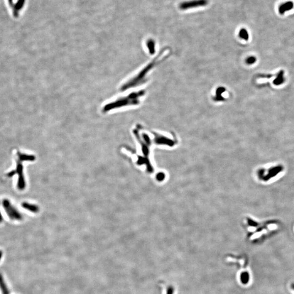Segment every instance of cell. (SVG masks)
I'll return each instance as SVG.
<instances>
[{
	"instance_id": "obj_1",
	"label": "cell",
	"mask_w": 294,
	"mask_h": 294,
	"mask_svg": "<svg viewBox=\"0 0 294 294\" xmlns=\"http://www.w3.org/2000/svg\"><path fill=\"white\" fill-rule=\"evenodd\" d=\"M145 94L144 90L131 93L128 95L118 97V99L112 102L105 105L102 108V112L107 113L113 109H120L122 107L137 106L140 104L141 97Z\"/></svg>"
},
{
	"instance_id": "obj_2",
	"label": "cell",
	"mask_w": 294,
	"mask_h": 294,
	"mask_svg": "<svg viewBox=\"0 0 294 294\" xmlns=\"http://www.w3.org/2000/svg\"><path fill=\"white\" fill-rule=\"evenodd\" d=\"M160 56L156 57L149 64L146 66L144 69L140 71V73L136 74L133 78H130L128 81L124 83L123 85L120 87V90H127V89L130 88L134 87L139 86L142 83L145 82L146 81V75L149 73V71H151L154 67L156 65L158 62H160V59H158Z\"/></svg>"
},
{
	"instance_id": "obj_3",
	"label": "cell",
	"mask_w": 294,
	"mask_h": 294,
	"mask_svg": "<svg viewBox=\"0 0 294 294\" xmlns=\"http://www.w3.org/2000/svg\"><path fill=\"white\" fill-rule=\"evenodd\" d=\"M2 207L8 217L13 221H21L22 219V214L14 206H13L10 200L4 199L2 200Z\"/></svg>"
},
{
	"instance_id": "obj_4",
	"label": "cell",
	"mask_w": 294,
	"mask_h": 294,
	"mask_svg": "<svg viewBox=\"0 0 294 294\" xmlns=\"http://www.w3.org/2000/svg\"><path fill=\"white\" fill-rule=\"evenodd\" d=\"M208 4V0H190L181 3L179 5V8L182 10H185L205 6Z\"/></svg>"
},
{
	"instance_id": "obj_5",
	"label": "cell",
	"mask_w": 294,
	"mask_h": 294,
	"mask_svg": "<svg viewBox=\"0 0 294 294\" xmlns=\"http://www.w3.org/2000/svg\"><path fill=\"white\" fill-rule=\"evenodd\" d=\"M17 174L18 175L17 179V187L20 190H24L26 187V181L24 174V167L22 165V162L17 161V166L15 170Z\"/></svg>"
},
{
	"instance_id": "obj_6",
	"label": "cell",
	"mask_w": 294,
	"mask_h": 294,
	"mask_svg": "<svg viewBox=\"0 0 294 294\" xmlns=\"http://www.w3.org/2000/svg\"><path fill=\"white\" fill-rule=\"evenodd\" d=\"M294 7V4L292 1H289L283 3L278 7V13L280 15H284L285 13L293 9Z\"/></svg>"
},
{
	"instance_id": "obj_7",
	"label": "cell",
	"mask_w": 294,
	"mask_h": 294,
	"mask_svg": "<svg viewBox=\"0 0 294 294\" xmlns=\"http://www.w3.org/2000/svg\"><path fill=\"white\" fill-rule=\"evenodd\" d=\"M283 170V167L282 166H277L276 167H273L271 168H270L269 170L267 175L265 176V180H269L272 178L274 177L276 175H277L278 173H280L281 172H282Z\"/></svg>"
},
{
	"instance_id": "obj_8",
	"label": "cell",
	"mask_w": 294,
	"mask_h": 294,
	"mask_svg": "<svg viewBox=\"0 0 294 294\" xmlns=\"http://www.w3.org/2000/svg\"><path fill=\"white\" fill-rule=\"evenodd\" d=\"M21 207L25 210H27L29 212H31L32 213H34V214L38 212L39 211V208L38 206H37L36 204L29 203V202H23L21 204Z\"/></svg>"
},
{
	"instance_id": "obj_9",
	"label": "cell",
	"mask_w": 294,
	"mask_h": 294,
	"mask_svg": "<svg viewBox=\"0 0 294 294\" xmlns=\"http://www.w3.org/2000/svg\"><path fill=\"white\" fill-rule=\"evenodd\" d=\"M17 158H18V160L21 161V162H24V161H34L36 160V156L33 155H29V154H23L20 153V152H17Z\"/></svg>"
},
{
	"instance_id": "obj_10",
	"label": "cell",
	"mask_w": 294,
	"mask_h": 294,
	"mask_svg": "<svg viewBox=\"0 0 294 294\" xmlns=\"http://www.w3.org/2000/svg\"><path fill=\"white\" fill-rule=\"evenodd\" d=\"M0 290L2 294H10V290L7 286L1 273H0Z\"/></svg>"
},
{
	"instance_id": "obj_11",
	"label": "cell",
	"mask_w": 294,
	"mask_h": 294,
	"mask_svg": "<svg viewBox=\"0 0 294 294\" xmlns=\"http://www.w3.org/2000/svg\"><path fill=\"white\" fill-rule=\"evenodd\" d=\"M250 274L248 272H242L240 275V280L243 284H247L250 281Z\"/></svg>"
},
{
	"instance_id": "obj_12",
	"label": "cell",
	"mask_w": 294,
	"mask_h": 294,
	"mask_svg": "<svg viewBox=\"0 0 294 294\" xmlns=\"http://www.w3.org/2000/svg\"><path fill=\"white\" fill-rule=\"evenodd\" d=\"M239 36L240 37L241 39L247 40L249 39V34L246 29H242L239 31Z\"/></svg>"
},
{
	"instance_id": "obj_13",
	"label": "cell",
	"mask_w": 294,
	"mask_h": 294,
	"mask_svg": "<svg viewBox=\"0 0 294 294\" xmlns=\"http://www.w3.org/2000/svg\"><path fill=\"white\" fill-rule=\"evenodd\" d=\"M25 1V0H18L17 3L16 4L15 6V9L14 10H15V14L16 13H17L18 10H21L23 7V6L24 5Z\"/></svg>"
},
{
	"instance_id": "obj_14",
	"label": "cell",
	"mask_w": 294,
	"mask_h": 294,
	"mask_svg": "<svg viewBox=\"0 0 294 294\" xmlns=\"http://www.w3.org/2000/svg\"><path fill=\"white\" fill-rule=\"evenodd\" d=\"M147 46H148V48L149 50H150L151 53H154V48H155V43H154V41L153 40H149L148 42H147Z\"/></svg>"
},
{
	"instance_id": "obj_15",
	"label": "cell",
	"mask_w": 294,
	"mask_h": 294,
	"mask_svg": "<svg viewBox=\"0 0 294 294\" xmlns=\"http://www.w3.org/2000/svg\"><path fill=\"white\" fill-rule=\"evenodd\" d=\"M15 174H17V173H16V171L15 170H13L10 171V172L8 173L7 174H6L7 177L8 178H12L14 176Z\"/></svg>"
},
{
	"instance_id": "obj_16",
	"label": "cell",
	"mask_w": 294,
	"mask_h": 294,
	"mask_svg": "<svg viewBox=\"0 0 294 294\" xmlns=\"http://www.w3.org/2000/svg\"><path fill=\"white\" fill-rule=\"evenodd\" d=\"M256 59L254 57H251L247 59V63L248 64H253L255 62Z\"/></svg>"
},
{
	"instance_id": "obj_17",
	"label": "cell",
	"mask_w": 294,
	"mask_h": 294,
	"mask_svg": "<svg viewBox=\"0 0 294 294\" xmlns=\"http://www.w3.org/2000/svg\"><path fill=\"white\" fill-rule=\"evenodd\" d=\"M174 290L173 287H170L167 289V294H174Z\"/></svg>"
},
{
	"instance_id": "obj_18",
	"label": "cell",
	"mask_w": 294,
	"mask_h": 294,
	"mask_svg": "<svg viewBox=\"0 0 294 294\" xmlns=\"http://www.w3.org/2000/svg\"><path fill=\"white\" fill-rule=\"evenodd\" d=\"M3 221V218L2 215V213L1 212V210H0V223H2Z\"/></svg>"
},
{
	"instance_id": "obj_19",
	"label": "cell",
	"mask_w": 294,
	"mask_h": 294,
	"mask_svg": "<svg viewBox=\"0 0 294 294\" xmlns=\"http://www.w3.org/2000/svg\"><path fill=\"white\" fill-rule=\"evenodd\" d=\"M2 255H3L2 251V250H0V261H1V259H2Z\"/></svg>"
},
{
	"instance_id": "obj_20",
	"label": "cell",
	"mask_w": 294,
	"mask_h": 294,
	"mask_svg": "<svg viewBox=\"0 0 294 294\" xmlns=\"http://www.w3.org/2000/svg\"><path fill=\"white\" fill-rule=\"evenodd\" d=\"M292 289H293L294 290V284H293L292 285Z\"/></svg>"
}]
</instances>
